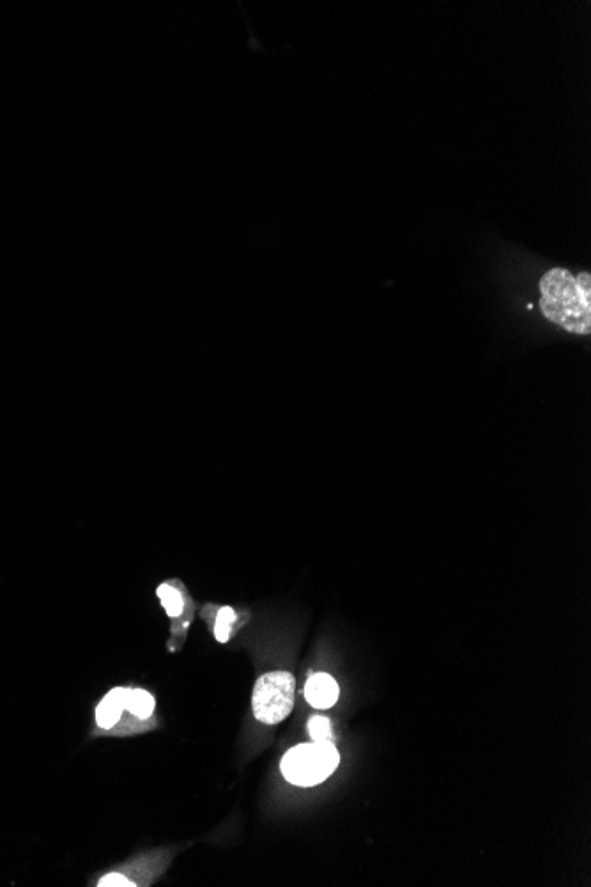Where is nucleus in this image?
Wrapping results in <instances>:
<instances>
[{
  "label": "nucleus",
  "mask_w": 591,
  "mask_h": 887,
  "mask_svg": "<svg viewBox=\"0 0 591 887\" xmlns=\"http://www.w3.org/2000/svg\"><path fill=\"white\" fill-rule=\"evenodd\" d=\"M540 309L565 332L588 335L591 330V277H574L565 268H553L540 278Z\"/></svg>",
  "instance_id": "obj_1"
},
{
  "label": "nucleus",
  "mask_w": 591,
  "mask_h": 887,
  "mask_svg": "<svg viewBox=\"0 0 591 887\" xmlns=\"http://www.w3.org/2000/svg\"><path fill=\"white\" fill-rule=\"evenodd\" d=\"M340 764L331 742H310L289 749L282 760L285 780L298 787H315L328 780Z\"/></svg>",
  "instance_id": "obj_2"
},
{
  "label": "nucleus",
  "mask_w": 591,
  "mask_h": 887,
  "mask_svg": "<svg viewBox=\"0 0 591 887\" xmlns=\"http://www.w3.org/2000/svg\"><path fill=\"white\" fill-rule=\"evenodd\" d=\"M296 680L291 673L271 672L255 682L252 709L255 719L264 725L282 723L294 707Z\"/></svg>",
  "instance_id": "obj_3"
},
{
  "label": "nucleus",
  "mask_w": 591,
  "mask_h": 887,
  "mask_svg": "<svg viewBox=\"0 0 591 887\" xmlns=\"http://www.w3.org/2000/svg\"><path fill=\"white\" fill-rule=\"evenodd\" d=\"M156 595H158L167 617L172 620H183V624L188 625L192 602L186 594L185 587L179 581H165L156 588Z\"/></svg>",
  "instance_id": "obj_4"
},
{
  "label": "nucleus",
  "mask_w": 591,
  "mask_h": 887,
  "mask_svg": "<svg viewBox=\"0 0 591 887\" xmlns=\"http://www.w3.org/2000/svg\"><path fill=\"white\" fill-rule=\"evenodd\" d=\"M338 684L326 673H315L307 680L305 698L315 709H330L338 700Z\"/></svg>",
  "instance_id": "obj_5"
},
{
  "label": "nucleus",
  "mask_w": 591,
  "mask_h": 887,
  "mask_svg": "<svg viewBox=\"0 0 591 887\" xmlns=\"http://www.w3.org/2000/svg\"><path fill=\"white\" fill-rule=\"evenodd\" d=\"M128 695H130V689L116 687L103 698V702L96 709V723L100 728L110 730L121 721V716L126 710V703H128Z\"/></svg>",
  "instance_id": "obj_6"
},
{
  "label": "nucleus",
  "mask_w": 591,
  "mask_h": 887,
  "mask_svg": "<svg viewBox=\"0 0 591 887\" xmlns=\"http://www.w3.org/2000/svg\"><path fill=\"white\" fill-rule=\"evenodd\" d=\"M206 613H208L209 620L213 624V633H215L216 640L220 641V643H227V641L231 640L232 629H234V625L238 624V613H236V610L231 608V606H222V608H215V615L208 608H206Z\"/></svg>",
  "instance_id": "obj_7"
},
{
  "label": "nucleus",
  "mask_w": 591,
  "mask_h": 887,
  "mask_svg": "<svg viewBox=\"0 0 591 887\" xmlns=\"http://www.w3.org/2000/svg\"><path fill=\"white\" fill-rule=\"evenodd\" d=\"M154 705H156V702H154L153 695H149L144 689H130L128 703H126V710H128L130 714H133L135 718H151L154 712Z\"/></svg>",
  "instance_id": "obj_8"
},
{
  "label": "nucleus",
  "mask_w": 591,
  "mask_h": 887,
  "mask_svg": "<svg viewBox=\"0 0 591 887\" xmlns=\"http://www.w3.org/2000/svg\"><path fill=\"white\" fill-rule=\"evenodd\" d=\"M308 733L315 742L333 741L330 719L324 718V716H315L308 721Z\"/></svg>",
  "instance_id": "obj_9"
},
{
  "label": "nucleus",
  "mask_w": 591,
  "mask_h": 887,
  "mask_svg": "<svg viewBox=\"0 0 591 887\" xmlns=\"http://www.w3.org/2000/svg\"><path fill=\"white\" fill-rule=\"evenodd\" d=\"M100 887H131L135 886L128 877H124L121 873H108L98 882Z\"/></svg>",
  "instance_id": "obj_10"
}]
</instances>
